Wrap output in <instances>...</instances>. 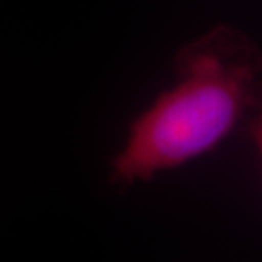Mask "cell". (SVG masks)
Instances as JSON below:
<instances>
[{
  "label": "cell",
  "instance_id": "cell-1",
  "mask_svg": "<svg viewBox=\"0 0 262 262\" xmlns=\"http://www.w3.org/2000/svg\"><path fill=\"white\" fill-rule=\"evenodd\" d=\"M176 82L128 129L109 179L129 187L214 150L262 92V51L232 26H214L177 51Z\"/></svg>",
  "mask_w": 262,
  "mask_h": 262
},
{
  "label": "cell",
  "instance_id": "cell-2",
  "mask_svg": "<svg viewBox=\"0 0 262 262\" xmlns=\"http://www.w3.org/2000/svg\"><path fill=\"white\" fill-rule=\"evenodd\" d=\"M250 121H249V136L252 140V145L259 155L260 165H262V92L255 102L254 109L250 111Z\"/></svg>",
  "mask_w": 262,
  "mask_h": 262
}]
</instances>
